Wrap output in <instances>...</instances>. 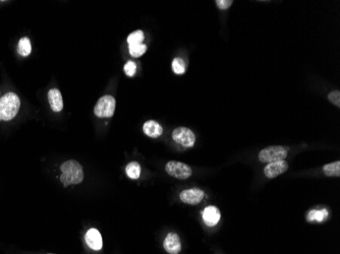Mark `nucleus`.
<instances>
[{
  "label": "nucleus",
  "instance_id": "1",
  "mask_svg": "<svg viewBox=\"0 0 340 254\" xmlns=\"http://www.w3.org/2000/svg\"><path fill=\"white\" fill-rule=\"evenodd\" d=\"M61 176L60 181L65 186L79 184L84 180V171L81 164L75 160H70L64 162L60 166Z\"/></svg>",
  "mask_w": 340,
  "mask_h": 254
},
{
  "label": "nucleus",
  "instance_id": "2",
  "mask_svg": "<svg viewBox=\"0 0 340 254\" xmlns=\"http://www.w3.org/2000/svg\"><path fill=\"white\" fill-rule=\"evenodd\" d=\"M21 101L14 93H6L0 98V120L9 121L19 113Z\"/></svg>",
  "mask_w": 340,
  "mask_h": 254
},
{
  "label": "nucleus",
  "instance_id": "3",
  "mask_svg": "<svg viewBox=\"0 0 340 254\" xmlns=\"http://www.w3.org/2000/svg\"><path fill=\"white\" fill-rule=\"evenodd\" d=\"M115 105H116V101L112 96L110 95L103 96L98 100L97 104L94 108V113L99 118L112 117L115 111Z\"/></svg>",
  "mask_w": 340,
  "mask_h": 254
},
{
  "label": "nucleus",
  "instance_id": "4",
  "mask_svg": "<svg viewBox=\"0 0 340 254\" xmlns=\"http://www.w3.org/2000/svg\"><path fill=\"white\" fill-rule=\"evenodd\" d=\"M287 157V148L280 145L268 146L262 149L259 154V160L262 163H273L284 160Z\"/></svg>",
  "mask_w": 340,
  "mask_h": 254
},
{
  "label": "nucleus",
  "instance_id": "5",
  "mask_svg": "<svg viewBox=\"0 0 340 254\" xmlns=\"http://www.w3.org/2000/svg\"><path fill=\"white\" fill-rule=\"evenodd\" d=\"M165 170L167 174H169L170 176L180 179V180L188 179L193 174L192 168L189 165L183 164L181 162H177V161L168 162L165 166Z\"/></svg>",
  "mask_w": 340,
  "mask_h": 254
},
{
  "label": "nucleus",
  "instance_id": "6",
  "mask_svg": "<svg viewBox=\"0 0 340 254\" xmlns=\"http://www.w3.org/2000/svg\"><path fill=\"white\" fill-rule=\"evenodd\" d=\"M172 139L184 147H192L196 143L195 133L188 127H177L172 132Z\"/></svg>",
  "mask_w": 340,
  "mask_h": 254
},
{
  "label": "nucleus",
  "instance_id": "7",
  "mask_svg": "<svg viewBox=\"0 0 340 254\" xmlns=\"http://www.w3.org/2000/svg\"><path fill=\"white\" fill-rule=\"evenodd\" d=\"M204 196H205V193L199 188L183 190L179 195L180 200L182 202L188 203V205H192V206L199 205V203L204 199Z\"/></svg>",
  "mask_w": 340,
  "mask_h": 254
},
{
  "label": "nucleus",
  "instance_id": "8",
  "mask_svg": "<svg viewBox=\"0 0 340 254\" xmlns=\"http://www.w3.org/2000/svg\"><path fill=\"white\" fill-rule=\"evenodd\" d=\"M287 169H288L287 162L285 160H281V161H277L273 163H269L264 169V173L266 177L271 179V178H275L283 174L284 172L287 171Z\"/></svg>",
  "mask_w": 340,
  "mask_h": 254
},
{
  "label": "nucleus",
  "instance_id": "9",
  "mask_svg": "<svg viewBox=\"0 0 340 254\" xmlns=\"http://www.w3.org/2000/svg\"><path fill=\"white\" fill-rule=\"evenodd\" d=\"M163 246L169 254H178L181 250L179 236L176 233H169L166 236Z\"/></svg>",
  "mask_w": 340,
  "mask_h": 254
},
{
  "label": "nucleus",
  "instance_id": "10",
  "mask_svg": "<svg viewBox=\"0 0 340 254\" xmlns=\"http://www.w3.org/2000/svg\"><path fill=\"white\" fill-rule=\"evenodd\" d=\"M85 239H86V242L91 249L96 250V251L102 249L103 241H102V236L97 229H90L86 233Z\"/></svg>",
  "mask_w": 340,
  "mask_h": 254
},
{
  "label": "nucleus",
  "instance_id": "11",
  "mask_svg": "<svg viewBox=\"0 0 340 254\" xmlns=\"http://www.w3.org/2000/svg\"><path fill=\"white\" fill-rule=\"evenodd\" d=\"M220 218H221L220 212L216 207H213V206L207 207L203 212L204 222H205L206 225H208L210 227L216 226L218 224V222L220 221Z\"/></svg>",
  "mask_w": 340,
  "mask_h": 254
},
{
  "label": "nucleus",
  "instance_id": "12",
  "mask_svg": "<svg viewBox=\"0 0 340 254\" xmlns=\"http://www.w3.org/2000/svg\"><path fill=\"white\" fill-rule=\"evenodd\" d=\"M48 100L51 109L54 112H60L63 109V100L61 93L57 89L50 90L48 93Z\"/></svg>",
  "mask_w": 340,
  "mask_h": 254
},
{
  "label": "nucleus",
  "instance_id": "13",
  "mask_svg": "<svg viewBox=\"0 0 340 254\" xmlns=\"http://www.w3.org/2000/svg\"><path fill=\"white\" fill-rule=\"evenodd\" d=\"M143 130H144V133L146 135H148V137L153 138V139L159 138L160 135L163 133L162 126L154 120L147 121L143 126Z\"/></svg>",
  "mask_w": 340,
  "mask_h": 254
},
{
  "label": "nucleus",
  "instance_id": "14",
  "mask_svg": "<svg viewBox=\"0 0 340 254\" xmlns=\"http://www.w3.org/2000/svg\"><path fill=\"white\" fill-rule=\"evenodd\" d=\"M328 218V211L326 209L322 210H313L308 214L307 219L309 222H324Z\"/></svg>",
  "mask_w": 340,
  "mask_h": 254
},
{
  "label": "nucleus",
  "instance_id": "15",
  "mask_svg": "<svg viewBox=\"0 0 340 254\" xmlns=\"http://www.w3.org/2000/svg\"><path fill=\"white\" fill-rule=\"evenodd\" d=\"M324 174L328 177H339L340 176V162L336 161L323 167Z\"/></svg>",
  "mask_w": 340,
  "mask_h": 254
},
{
  "label": "nucleus",
  "instance_id": "16",
  "mask_svg": "<svg viewBox=\"0 0 340 254\" xmlns=\"http://www.w3.org/2000/svg\"><path fill=\"white\" fill-rule=\"evenodd\" d=\"M126 172L130 179H139L141 175V166L137 162H130L126 168Z\"/></svg>",
  "mask_w": 340,
  "mask_h": 254
},
{
  "label": "nucleus",
  "instance_id": "17",
  "mask_svg": "<svg viewBox=\"0 0 340 254\" xmlns=\"http://www.w3.org/2000/svg\"><path fill=\"white\" fill-rule=\"evenodd\" d=\"M18 52L20 55L26 57L29 56L32 52V45H31V41L29 38L25 37L22 38L19 42V46H18Z\"/></svg>",
  "mask_w": 340,
  "mask_h": 254
},
{
  "label": "nucleus",
  "instance_id": "18",
  "mask_svg": "<svg viewBox=\"0 0 340 254\" xmlns=\"http://www.w3.org/2000/svg\"><path fill=\"white\" fill-rule=\"evenodd\" d=\"M128 50L132 57H140L147 51V46L145 44L128 45Z\"/></svg>",
  "mask_w": 340,
  "mask_h": 254
},
{
  "label": "nucleus",
  "instance_id": "19",
  "mask_svg": "<svg viewBox=\"0 0 340 254\" xmlns=\"http://www.w3.org/2000/svg\"><path fill=\"white\" fill-rule=\"evenodd\" d=\"M145 39L144 33L142 31H135L131 34H129L128 37V45H134V44H142Z\"/></svg>",
  "mask_w": 340,
  "mask_h": 254
},
{
  "label": "nucleus",
  "instance_id": "20",
  "mask_svg": "<svg viewBox=\"0 0 340 254\" xmlns=\"http://www.w3.org/2000/svg\"><path fill=\"white\" fill-rule=\"evenodd\" d=\"M172 71L176 74H183L185 73V63L181 58H175L172 61Z\"/></svg>",
  "mask_w": 340,
  "mask_h": 254
},
{
  "label": "nucleus",
  "instance_id": "21",
  "mask_svg": "<svg viewBox=\"0 0 340 254\" xmlns=\"http://www.w3.org/2000/svg\"><path fill=\"white\" fill-rule=\"evenodd\" d=\"M125 73L128 76H133L137 73V64H135L133 61H128L127 62V64L125 65Z\"/></svg>",
  "mask_w": 340,
  "mask_h": 254
},
{
  "label": "nucleus",
  "instance_id": "22",
  "mask_svg": "<svg viewBox=\"0 0 340 254\" xmlns=\"http://www.w3.org/2000/svg\"><path fill=\"white\" fill-rule=\"evenodd\" d=\"M328 99L332 104H334L337 107H340V92L339 91H333L328 95Z\"/></svg>",
  "mask_w": 340,
  "mask_h": 254
},
{
  "label": "nucleus",
  "instance_id": "23",
  "mask_svg": "<svg viewBox=\"0 0 340 254\" xmlns=\"http://www.w3.org/2000/svg\"><path fill=\"white\" fill-rule=\"evenodd\" d=\"M215 3L220 9L225 10V9H228L232 5L233 1L232 0H216Z\"/></svg>",
  "mask_w": 340,
  "mask_h": 254
},
{
  "label": "nucleus",
  "instance_id": "24",
  "mask_svg": "<svg viewBox=\"0 0 340 254\" xmlns=\"http://www.w3.org/2000/svg\"><path fill=\"white\" fill-rule=\"evenodd\" d=\"M48 254H52V253H48Z\"/></svg>",
  "mask_w": 340,
  "mask_h": 254
}]
</instances>
